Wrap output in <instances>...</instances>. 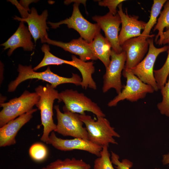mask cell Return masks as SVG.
Returning <instances> with one entry per match:
<instances>
[{"mask_svg": "<svg viewBox=\"0 0 169 169\" xmlns=\"http://www.w3.org/2000/svg\"><path fill=\"white\" fill-rule=\"evenodd\" d=\"M147 40L149 47L146 55L138 65L129 69L142 82L151 86L156 91L159 89L154 76V66L158 55L167 51L168 47L166 45L157 48L154 46L153 38H149Z\"/></svg>", "mask_w": 169, "mask_h": 169, "instance_id": "obj_9", "label": "cell"}, {"mask_svg": "<svg viewBox=\"0 0 169 169\" xmlns=\"http://www.w3.org/2000/svg\"><path fill=\"white\" fill-rule=\"evenodd\" d=\"M122 74L126 79V84L121 92L108 102V106H116L118 102L125 100L136 102L144 98L147 94L155 91L151 86L142 82L129 69L124 68Z\"/></svg>", "mask_w": 169, "mask_h": 169, "instance_id": "obj_5", "label": "cell"}, {"mask_svg": "<svg viewBox=\"0 0 169 169\" xmlns=\"http://www.w3.org/2000/svg\"><path fill=\"white\" fill-rule=\"evenodd\" d=\"M86 0H65L64 2V4L68 5L74 2V3H82L83 4L85 7L86 6Z\"/></svg>", "mask_w": 169, "mask_h": 169, "instance_id": "obj_32", "label": "cell"}, {"mask_svg": "<svg viewBox=\"0 0 169 169\" xmlns=\"http://www.w3.org/2000/svg\"><path fill=\"white\" fill-rule=\"evenodd\" d=\"M48 16L47 10H45L41 14L38 15L36 9L33 7L27 18H23L15 16L13 19L27 23L28 30L36 43L38 39H40L41 42L48 37L47 31L49 28L46 22Z\"/></svg>", "mask_w": 169, "mask_h": 169, "instance_id": "obj_16", "label": "cell"}, {"mask_svg": "<svg viewBox=\"0 0 169 169\" xmlns=\"http://www.w3.org/2000/svg\"><path fill=\"white\" fill-rule=\"evenodd\" d=\"M121 46L126 55L124 68L129 69L136 66L143 59L148 51L149 44L147 39H143L139 36L127 40Z\"/></svg>", "mask_w": 169, "mask_h": 169, "instance_id": "obj_15", "label": "cell"}, {"mask_svg": "<svg viewBox=\"0 0 169 169\" xmlns=\"http://www.w3.org/2000/svg\"><path fill=\"white\" fill-rule=\"evenodd\" d=\"M111 160L113 164L117 169H130L133 166L132 162L127 159H123L121 161L119 160V156L115 152L111 151ZM155 169H160L155 168Z\"/></svg>", "mask_w": 169, "mask_h": 169, "instance_id": "obj_29", "label": "cell"}, {"mask_svg": "<svg viewBox=\"0 0 169 169\" xmlns=\"http://www.w3.org/2000/svg\"><path fill=\"white\" fill-rule=\"evenodd\" d=\"M32 36L24 22H21L16 32L8 40L1 44L4 47L3 49H9L7 54L10 56L14 51L22 47L24 51H32L34 45L32 41Z\"/></svg>", "mask_w": 169, "mask_h": 169, "instance_id": "obj_19", "label": "cell"}, {"mask_svg": "<svg viewBox=\"0 0 169 169\" xmlns=\"http://www.w3.org/2000/svg\"><path fill=\"white\" fill-rule=\"evenodd\" d=\"M126 59L125 51L118 54L111 49L110 62L103 76V93L107 92L111 88L115 89L117 94L121 92L124 86L122 84L121 78Z\"/></svg>", "mask_w": 169, "mask_h": 169, "instance_id": "obj_10", "label": "cell"}, {"mask_svg": "<svg viewBox=\"0 0 169 169\" xmlns=\"http://www.w3.org/2000/svg\"><path fill=\"white\" fill-rule=\"evenodd\" d=\"M39 99V95L35 92L25 90L19 97L7 102L1 103L3 109L0 112V127L33 109Z\"/></svg>", "mask_w": 169, "mask_h": 169, "instance_id": "obj_4", "label": "cell"}, {"mask_svg": "<svg viewBox=\"0 0 169 169\" xmlns=\"http://www.w3.org/2000/svg\"></svg>", "mask_w": 169, "mask_h": 169, "instance_id": "obj_34", "label": "cell"}, {"mask_svg": "<svg viewBox=\"0 0 169 169\" xmlns=\"http://www.w3.org/2000/svg\"><path fill=\"white\" fill-rule=\"evenodd\" d=\"M108 147H102L100 156L94 161L93 169H115L111 161Z\"/></svg>", "mask_w": 169, "mask_h": 169, "instance_id": "obj_24", "label": "cell"}, {"mask_svg": "<svg viewBox=\"0 0 169 169\" xmlns=\"http://www.w3.org/2000/svg\"><path fill=\"white\" fill-rule=\"evenodd\" d=\"M162 163L163 165L169 166V152L162 156Z\"/></svg>", "mask_w": 169, "mask_h": 169, "instance_id": "obj_33", "label": "cell"}, {"mask_svg": "<svg viewBox=\"0 0 169 169\" xmlns=\"http://www.w3.org/2000/svg\"><path fill=\"white\" fill-rule=\"evenodd\" d=\"M59 102L63 101L64 106L69 111L81 115L90 112L96 116L105 117V114L97 104L82 93L76 90L66 89L59 93Z\"/></svg>", "mask_w": 169, "mask_h": 169, "instance_id": "obj_7", "label": "cell"}, {"mask_svg": "<svg viewBox=\"0 0 169 169\" xmlns=\"http://www.w3.org/2000/svg\"><path fill=\"white\" fill-rule=\"evenodd\" d=\"M167 1L166 0H154L151 11L150 18L141 35L139 36L143 39H147L149 38H153L154 34L150 35L151 31L156 24L157 18L161 12V9Z\"/></svg>", "mask_w": 169, "mask_h": 169, "instance_id": "obj_22", "label": "cell"}, {"mask_svg": "<svg viewBox=\"0 0 169 169\" xmlns=\"http://www.w3.org/2000/svg\"><path fill=\"white\" fill-rule=\"evenodd\" d=\"M79 4L74 3L72 15L69 18L57 23L49 21L47 23L53 29L58 28L61 24H66L69 28H73L76 30L81 37L90 43L95 36L100 32L101 28L97 23H92L83 17L79 10Z\"/></svg>", "mask_w": 169, "mask_h": 169, "instance_id": "obj_8", "label": "cell"}, {"mask_svg": "<svg viewBox=\"0 0 169 169\" xmlns=\"http://www.w3.org/2000/svg\"><path fill=\"white\" fill-rule=\"evenodd\" d=\"M169 44V28L164 32L163 33V38L162 43V44Z\"/></svg>", "mask_w": 169, "mask_h": 169, "instance_id": "obj_31", "label": "cell"}, {"mask_svg": "<svg viewBox=\"0 0 169 169\" xmlns=\"http://www.w3.org/2000/svg\"><path fill=\"white\" fill-rule=\"evenodd\" d=\"M125 0H103L98 1L99 5L101 6L107 7L109 9V12L113 15L117 13V7Z\"/></svg>", "mask_w": 169, "mask_h": 169, "instance_id": "obj_30", "label": "cell"}, {"mask_svg": "<svg viewBox=\"0 0 169 169\" xmlns=\"http://www.w3.org/2000/svg\"><path fill=\"white\" fill-rule=\"evenodd\" d=\"M51 145L56 149L64 151L80 150L88 152L97 156H100L102 147L94 144L88 140L75 138L70 139H62L58 137L52 131L46 143Z\"/></svg>", "mask_w": 169, "mask_h": 169, "instance_id": "obj_11", "label": "cell"}, {"mask_svg": "<svg viewBox=\"0 0 169 169\" xmlns=\"http://www.w3.org/2000/svg\"><path fill=\"white\" fill-rule=\"evenodd\" d=\"M167 82L160 90L162 96V101L157 104L160 113L169 117V74Z\"/></svg>", "mask_w": 169, "mask_h": 169, "instance_id": "obj_27", "label": "cell"}, {"mask_svg": "<svg viewBox=\"0 0 169 169\" xmlns=\"http://www.w3.org/2000/svg\"><path fill=\"white\" fill-rule=\"evenodd\" d=\"M54 108L56 112L57 124L54 131L64 136H71L88 140V133L83 122L79 117V114L73 113L64 106V112L61 111L59 105Z\"/></svg>", "mask_w": 169, "mask_h": 169, "instance_id": "obj_6", "label": "cell"}, {"mask_svg": "<svg viewBox=\"0 0 169 169\" xmlns=\"http://www.w3.org/2000/svg\"><path fill=\"white\" fill-rule=\"evenodd\" d=\"M35 90L40 97L35 105L40 110L41 124L43 126V134L40 139L46 143L50 133L56 128V125L53 118V107L54 100L58 99L59 101L60 100L59 93L49 84L45 86L39 85Z\"/></svg>", "mask_w": 169, "mask_h": 169, "instance_id": "obj_2", "label": "cell"}, {"mask_svg": "<svg viewBox=\"0 0 169 169\" xmlns=\"http://www.w3.org/2000/svg\"><path fill=\"white\" fill-rule=\"evenodd\" d=\"M29 154L31 158L37 162L44 160L47 157L48 151L46 147L40 143L33 144L30 147Z\"/></svg>", "mask_w": 169, "mask_h": 169, "instance_id": "obj_26", "label": "cell"}, {"mask_svg": "<svg viewBox=\"0 0 169 169\" xmlns=\"http://www.w3.org/2000/svg\"><path fill=\"white\" fill-rule=\"evenodd\" d=\"M79 116L85 126L89 141L102 147H108L110 144H118L114 137L119 138L120 136L105 117L97 116V120H95L88 115H79Z\"/></svg>", "mask_w": 169, "mask_h": 169, "instance_id": "obj_3", "label": "cell"}, {"mask_svg": "<svg viewBox=\"0 0 169 169\" xmlns=\"http://www.w3.org/2000/svg\"><path fill=\"white\" fill-rule=\"evenodd\" d=\"M71 58L72 60L68 61L53 55L51 58L50 62L51 65L66 64L76 68L79 70L82 75V87L85 90L88 88L96 90L97 85L92 78V74L95 72L94 63L93 61H84L74 55L72 56Z\"/></svg>", "mask_w": 169, "mask_h": 169, "instance_id": "obj_13", "label": "cell"}, {"mask_svg": "<svg viewBox=\"0 0 169 169\" xmlns=\"http://www.w3.org/2000/svg\"><path fill=\"white\" fill-rule=\"evenodd\" d=\"M14 5L19 12L22 18H27L30 13V10L29 8V5L31 3L36 2L38 0H20L19 3L17 0H9Z\"/></svg>", "mask_w": 169, "mask_h": 169, "instance_id": "obj_28", "label": "cell"}, {"mask_svg": "<svg viewBox=\"0 0 169 169\" xmlns=\"http://www.w3.org/2000/svg\"><path fill=\"white\" fill-rule=\"evenodd\" d=\"M163 6V9L160 13L153 30L154 31L156 30L158 31L155 42L156 44L159 45H162L164 28H166V30L169 28V0H167Z\"/></svg>", "mask_w": 169, "mask_h": 169, "instance_id": "obj_23", "label": "cell"}, {"mask_svg": "<svg viewBox=\"0 0 169 169\" xmlns=\"http://www.w3.org/2000/svg\"><path fill=\"white\" fill-rule=\"evenodd\" d=\"M37 110L32 109L16 118L12 120L0 128V146L5 147L14 145L15 137L20 129L28 122L33 114Z\"/></svg>", "mask_w": 169, "mask_h": 169, "instance_id": "obj_18", "label": "cell"}, {"mask_svg": "<svg viewBox=\"0 0 169 169\" xmlns=\"http://www.w3.org/2000/svg\"><path fill=\"white\" fill-rule=\"evenodd\" d=\"M41 42L60 47L66 51L79 56V59L85 62L98 59L92 49L90 44L81 37L73 39L68 43L51 40L48 37Z\"/></svg>", "mask_w": 169, "mask_h": 169, "instance_id": "obj_17", "label": "cell"}, {"mask_svg": "<svg viewBox=\"0 0 169 169\" xmlns=\"http://www.w3.org/2000/svg\"><path fill=\"white\" fill-rule=\"evenodd\" d=\"M17 71L18 72V76L8 84V92L14 91L18 86L24 81L33 79L48 82L54 88L59 85L65 83H72L77 86H81L82 81V79L76 74L72 73L70 78L60 76L52 72L49 66L45 71L38 72L33 70L31 65L27 66L19 64Z\"/></svg>", "mask_w": 169, "mask_h": 169, "instance_id": "obj_1", "label": "cell"}, {"mask_svg": "<svg viewBox=\"0 0 169 169\" xmlns=\"http://www.w3.org/2000/svg\"><path fill=\"white\" fill-rule=\"evenodd\" d=\"M92 19L97 22L105 33V38L110 43L112 49L118 54L123 50L119 44L118 33L121 20L117 13L113 15L108 12L104 16L96 15Z\"/></svg>", "mask_w": 169, "mask_h": 169, "instance_id": "obj_12", "label": "cell"}, {"mask_svg": "<svg viewBox=\"0 0 169 169\" xmlns=\"http://www.w3.org/2000/svg\"><path fill=\"white\" fill-rule=\"evenodd\" d=\"M95 56L103 64L105 68L110 62L111 45L108 41L99 33L90 43Z\"/></svg>", "mask_w": 169, "mask_h": 169, "instance_id": "obj_20", "label": "cell"}, {"mask_svg": "<svg viewBox=\"0 0 169 169\" xmlns=\"http://www.w3.org/2000/svg\"><path fill=\"white\" fill-rule=\"evenodd\" d=\"M122 3L118 6L117 11L120 18L121 28L119 35V44L121 46L127 40L141 35V31L144 29L146 23L138 20L139 16L129 15L126 9L125 12L123 11Z\"/></svg>", "mask_w": 169, "mask_h": 169, "instance_id": "obj_14", "label": "cell"}, {"mask_svg": "<svg viewBox=\"0 0 169 169\" xmlns=\"http://www.w3.org/2000/svg\"><path fill=\"white\" fill-rule=\"evenodd\" d=\"M90 164L82 159L73 157L64 160L58 159L41 169H90Z\"/></svg>", "mask_w": 169, "mask_h": 169, "instance_id": "obj_21", "label": "cell"}, {"mask_svg": "<svg viewBox=\"0 0 169 169\" xmlns=\"http://www.w3.org/2000/svg\"><path fill=\"white\" fill-rule=\"evenodd\" d=\"M168 44V55L164 64L159 69L154 70V76L159 90L164 86L169 74V44Z\"/></svg>", "mask_w": 169, "mask_h": 169, "instance_id": "obj_25", "label": "cell"}]
</instances>
